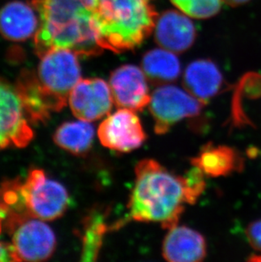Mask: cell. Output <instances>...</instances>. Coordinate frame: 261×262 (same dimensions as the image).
I'll return each mask as SVG.
<instances>
[{"label":"cell","mask_w":261,"mask_h":262,"mask_svg":"<svg viewBox=\"0 0 261 262\" xmlns=\"http://www.w3.org/2000/svg\"><path fill=\"white\" fill-rule=\"evenodd\" d=\"M39 16L34 36L38 56L54 48L69 49L77 55L101 52L94 13L96 0H32Z\"/></svg>","instance_id":"cell-1"},{"label":"cell","mask_w":261,"mask_h":262,"mask_svg":"<svg viewBox=\"0 0 261 262\" xmlns=\"http://www.w3.org/2000/svg\"><path fill=\"white\" fill-rule=\"evenodd\" d=\"M187 204L183 176L175 175L159 162L146 159L135 168V183L128 202L129 215L142 223L178 225Z\"/></svg>","instance_id":"cell-2"},{"label":"cell","mask_w":261,"mask_h":262,"mask_svg":"<svg viewBox=\"0 0 261 262\" xmlns=\"http://www.w3.org/2000/svg\"><path fill=\"white\" fill-rule=\"evenodd\" d=\"M69 204L64 186L49 179L40 169L32 170L23 182H6L0 188V213L10 229L29 218L55 220L66 212Z\"/></svg>","instance_id":"cell-3"},{"label":"cell","mask_w":261,"mask_h":262,"mask_svg":"<svg viewBox=\"0 0 261 262\" xmlns=\"http://www.w3.org/2000/svg\"><path fill=\"white\" fill-rule=\"evenodd\" d=\"M157 14L149 0H96L94 19L103 50H133L150 34Z\"/></svg>","instance_id":"cell-4"},{"label":"cell","mask_w":261,"mask_h":262,"mask_svg":"<svg viewBox=\"0 0 261 262\" xmlns=\"http://www.w3.org/2000/svg\"><path fill=\"white\" fill-rule=\"evenodd\" d=\"M77 54L64 48H54L40 56L36 77L51 112L66 106L72 89L81 80Z\"/></svg>","instance_id":"cell-5"},{"label":"cell","mask_w":261,"mask_h":262,"mask_svg":"<svg viewBox=\"0 0 261 262\" xmlns=\"http://www.w3.org/2000/svg\"><path fill=\"white\" fill-rule=\"evenodd\" d=\"M205 104L188 92L175 86H163L151 96L149 110L155 120V131L165 134L179 121L197 117Z\"/></svg>","instance_id":"cell-6"},{"label":"cell","mask_w":261,"mask_h":262,"mask_svg":"<svg viewBox=\"0 0 261 262\" xmlns=\"http://www.w3.org/2000/svg\"><path fill=\"white\" fill-rule=\"evenodd\" d=\"M16 88L0 79V149L28 145L33 132Z\"/></svg>","instance_id":"cell-7"},{"label":"cell","mask_w":261,"mask_h":262,"mask_svg":"<svg viewBox=\"0 0 261 262\" xmlns=\"http://www.w3.org/2000/svg\"><path fill=\"white\" fill-rule=\"evenodd\" d=\"M13 261L48 260L56 247L55 235L42 220L26 219L11 229Z\"/></svg>","instance_id":"cell-8"},{"label":"cell","mask_w":261,"mask_h":262,"mask_svg":"<svg viewBox=\"0 0 261 262\" xmlns=\"http://www.w3.org/2000/svg\"><path fill=\"white\" fill-rule=\"evenodd\" d=\"M102 145L119 153H128L142 146L146 140L140 119L135 112L118 110L102 121L98 129Z\"/></svg>","instance_id":"cell-9"},{"label":"cell","mask_w":261,"mask_h":262,"mask_svg":"<svg viewBox=\"0 0 261 262\" xmlns=\"http://www.w3.org/2000/svg\"><path fill=\"white\" fill-rule=\"evenodd\" d=\"M70 107L81 121H97L111 112L113 97L111 87L100 78L80 80L69 95Z\"/></svg>","instance_id":"cell-10"},{"label":"cell","mask_w":261,"mask_h":262,"mask_svg":"<svg viewBox=\"0 0 261 262\" xmlns=\"http://www.w3.org/2000/svg\"><path fill=\"white\" fill-rule=\"evenodd\" d=\"M110 87L114 103L133 112H142L150 103L148 83L143 72L133 64L115 70L111 75Z\"/></svg>","instance_id":"cell-11"},{"label":"cell","mask_w":261,"mask_h":262,"mask_svg":"<svg viewBox=\"0 0 261 262\" xmlns=\"http://www.w3.org/2000/svg\"><path fill=\"white\" fill-rule=\"evenodd\" d=\"M207 247L205 237L185 226L169 229L162 245V255L170 262H198L205 259Z\"/></svg>","instance_id":"cell-12"},{"label":"cell","mask_w":261,"mask_h":262,"mask_svg":"<svg viewBox=\"0 0 261 262\" xmlns=\"http://www.w3.org/2000/svg\"><path fill=\"white\" fill-rule=\"evenodd\" d=\"M33 5L15 0L0 10V33L6 39L23 42L34 37L39 28V16Z\"/></svg>","instance_id":"cell-13"},{"label":"cell","mask_w":261,"mask_h":262,"mask_svg":"<svg viewBox=\"0 0 261 262\" xmlns=\"http://www.w3.org/2000/svg\"><path fill=\"white\" fill-rule=\"evenodd\" d=\"M156 38L158 43L166 50L183 52L194 41V26L183 14L174 10L166 11L158 20Z\"/></svg>","instance_id":"cell-14"},{"label":"cell","mask_w":261,"mask_h":262,"mask_svg":"<svg viewBox=\"0 0 261 262\" xmlns=\"http://www.w3.org/2000/svg\"><path fill=\"white\" fill-rule=\"evenodd\" d=\"M183 83L189 94L206 104L219 94L223 86V77L213 62L200 59L192 62L187 67Z\"/></svg>","instance_id":"cell-15"},{"label":"cell","mask_w":261,"mask_h":262,"mask_svg":"<svg viewBox=\"0 0 261 262\" xmlns=\"http://www.w3.org/2000/svg\"><path fill=\"white\" fill-rule=\"evenodd\" d=\"M191 163L211 178L229 175L244 167V161L236 149L212 143L206 144Z\"/></svg>","instance_id":"cell-16"},{"label":"cell","mask_w":261,"mask_h":262,"mask_svg":"<svg viewBox=\"0 0 261 262\" xmlns=\"http://www.w3.org/2000/svg\"><path fill=\"white\" fill-rule=\"evenodd\" d=\"M27 118L32 122H44L50 117V110L37 83L34 72H23L15 85Z\"/></svg>","instance_id":"cell-17"},{"label":"cell","mask_w":261,"mask_h":262,"mask_svg":"<svg viewBox=\"0 0 261 262\" xmlns=\"http://www.w3.org/2000/svg\"><path fill=\"white\" fill-rule=\"evenodd\" d=\"M94 139V126L89 121H68L62 124L54 135L57 145L77 156L90 150Z\"/></svg>","instance_id":"cell-18"},{"label":"cell","mask_w":261,"mask_h":262,"mask_svg":"<svg viewBox=\"0 0 261 262\" xmlns=\"http://www.w3.org/2000/svg\"><path fill=\"white\" fill-rule=\"evenodd\" d=\"M142 66L147 77L155 83L172 82L180 75L179 59L167 50H151L143 56Z\"/></svg>","instance_id":"cell-19"},{"label":"cell","mask_w":261,"mask_h":262,"mask_svg":"<svg viewBox=\"0 0 261 262\" xmlns=\"http://www.w3.org/2000/svg\"><path fill=\"white\" fill-rule=\"evenodd\" d=\"M106 217V213L96 211L85 218L83 233L81 235V260L95 261L97 260L104 242V235L111 228L107 224Z\"/></svg>","instance_id":"cell-20"},{"label":"cell","mask_w":261,"mask_h":262,"mask_svg":"<svg viewBox=\"0 0 261 262\" xmlns=\"http://www.w3.org/2000/svg\"><path fill=\"white\" fill-rule=\"evenodd\" d=\"M187 15L194 18H209L218 13L222 0H171Z\"/></svg>","instance_id":"cell-21"},{"label":"cell","mask_w":261,"mask_h":262,"mask_svg":"<svg viewBox=\"0 0 261 262\" xmlns=\"http://www.w3.org/2000/svg\"><path fill=\"white\" fill-rule=\"evenodd\" d=\"M205 176L200 168L194 166L183 176L187 204H194L205 190L206 187Z\"/></svg>","instance_id":"cell-22"},{"label":"cell","mask_w":261,"mask_h":262,"mask_svg":"<svg viewBox=\"0 0 261 262\" xmlns=\"http://www.w3.org/2000/svg\"><path fill=\"white\" fill-rule=\"evenodd\" d=\"M247 238L254 250L261 252V219L249 224L246 231ZM259 258L258 260H260Z\"/></svg>","instance_id":"cell-23"},{"label":"cell","mask_w":261,"mask_h":262,"mask_svg":"<svg viewBox=\"0 0 261 262\" xmlns=\"http://www.w3.org/2000/svg\"><path fill=\"white\" fill-rule=\"evenodd\" d=\"M0 261H13L10 244L0 242Z\"/></svg>","instance_id":"cell-24"},{"label":"cell","mask_w":261,"mask_h":262,"mask_svg":"<svg viewBox=\"0 0 261 262\" xmlns=\"http://www.w3.org/2000/svg\"><path fill=\"white\" fill-rule=\"evenodd\" d=\"M249 0H224L227 5L236 6V5H244L245 3L249 2Z\"/></svg>","instance_id":"cell-25"},{"label":"cell","mask_w":261,"mask_h":262,"mask_svg":"<svg viewBox=\"0 0 261 262\" xmlns=\"http://www.w3.org/2000/svg\"><path fill=\"white\" fill-rule=\"evenodd\" d=\"M2 215H1V213H0V233L2 232Z\"/></svg>","instance_id":"cell-26"}]
</instances>
